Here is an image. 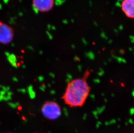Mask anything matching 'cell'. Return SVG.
I'll list each match as a JSON object with an SVG mask.
<instances>
[{
  "mask_svg": "<svg viewBox=\"0 0 134 133\" xmlns=\"http://www.w3.org/2000/svg\"><path fill=\"white\" fill-rule=\"evenodd\" d=\"M63 99L67 105L71 107L82 106L86 100L81 96L78 92L70 84H68Z\"/></svg>",
  "mask_w": 134,
  "mask_h": 133,
  "instance_id": "obj_1",
  "label": "cell"
},
{
  "mask_svg": "<svg viewBox=\"0 0 134 133\" xmlns=\"http://www.w3.org/2000/svg\"><path fill=\"white\" fill-rule=\"evenodd\" d=\"M41 112L44 116L48 119L54 120L61 114V109L57 103L54 102H47L43 105Z\"/></svg>",
  "mask_w": 134,
  "mask_h": 133,
  "instance_id": "obj_2",
  "label": "cell"
},
{
  "mask_svg": "<svg viewBox=\"0 0 134 133\" xmlns=\"http://www.w3.org/2000/svg\"><path fill=\"white\" fill-rule=\"evenodd\" d=\"M68 84L78 91L84 99L86 100L89 95L90 88L85 80L76 79L71 80L69 82Z\"/></svg>",
  "mask_w": 134,
  "mask_h": 133,
  "instance_id": "obj_3",
  "label": "cell"
},
{
  "mask_svg": "<svg viewBox=\"0 0 134 133\" xmlns=\"http://www.w3.org/2000/svg\"><path fill=\"white\" fill-rule=\"evenodd\" d=\"M14 37V31L10 26L0 22V43L7 45L10 43Z\"/></svg>",
  "mask_w": 134,
  "mask_h": 133,
  "instance_id": "obj_4",
  "label": "cell"
},
{
  "mask_svg": "<svg viewBox=\"0 0 134 133\" xmlns=\"http://www.w3.org/2000/svg\"><path fill=\"white\" fill-rule=\"evenodd\" d=\"M34 9L40 12H47L51 10L54 5V0H32Z\"/></svg>",
  "mask_w": 134,
  "mask_h": 133,
  "instance_id": "obj_5",
  "label": "cell"
},
{
  "mask_svg": "<svg viewBox=\"0 0 134 133\" xmlns=\"http://www.w3.org/2000/svg\"><path fill=\"white\" fill-rule=\"evenodd\" d=\"M121 10L129 18H134V0H123L121 4Z\"/></svg>",
  "mask_w": 134,
  "mask_h": 133,
  "instance_id": "obj_6",
  "label": "cell"
},
{
  "mask_svg": "<svg viewBox=\"0 0 134 133\" xmlns=\"http://www.w3.org/2000/svg\"><path fill=\"white\" fill-rule=\"evenodd\" d=\"M86 55L91 60H93L95 58V55L92 52H89V53H86Z\"/></svg>",
  "mask_w": 134,
  "mask_h": 133,
  "instance_id": "obj_7",
  "label": "cell"
},
{
  "mask_svg": "<svg viewBox=\"0 0 134 133\" xmlns=\"http://www.w3.org/2000/svg\"><path fill=\"white\" fill-rule=\"evenodd\" d=\"M116 59L119 63H121L122 62H124V63H126V61L125 59H123L122 58L118 57V58H116Z\"/></svg>",
  "mask_w": 134,
  "mask_h": 133,
  "instance_id": "obj_8",
  "label": "cell"
},
{
  "mask_svg": "<svg viewBox=\"0 0 134 133\" xmlns=\"http://www.w3.org/2000/svg\"><path fill=\"white\" fill-rule=\"evenodd\" d=\"M104 74V71L103 70H100V71L99 72V73L98 74L99 75H100V74H101V76L103 75V74Z\"/></svg>",
  "mask_w": 134,
  "mask_h": 133,
  "instance_id": "obj_9",
  "label": "cell"
},
{
  "mask_svg": "<svg viewBox=\"0 0 134 133\" xmlns=\"http://www.w3.org/2000/svg\"><path fill=\"white\" fill-rule=\"evenodd\" d=\"M94 81L96 83H98V82L99 83L100 82V80L99 79H96L94 80Z\"/></svg>",
  "mask_w": 134,
  "mask_h": 133,
  "instance_id": "obj_10",
  "label": "cell"
},
{
  "mask_svg": "<svg viewBox=\"0 0 134 133\" xmlns=\"http://www.w3.org/2000/svg\"></svg>",
  "mask_w": 134,
  "mask_h": 133,
  "instance_id": "obj_11",
  "label": "cell"
}]
</instances>
